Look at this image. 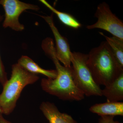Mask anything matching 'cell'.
<instances>
[{
    "label": "cell",
    "mask_w": 123,
    "mask_h": 123,
    "mask_svg": "<svg viewBox=\"0 0 123 123\" xmlns=\"http://www.w3.org/2000/svg\"><path fill=\"white\" fill-rule=\"evenodd\" d=\"M18 63L29 72L37 75L42 74L50 79H54L57 76L56 70H46L40 67L29 56L22 55L18 61Z\"/></svg>",
    "instance_id": "11"
},
{
    "label": "cell",
    "mask_w": 123,
    "mask_h": 123,
    "mask_svg": "<svg viewBox=\"0 0 123 123\" xmlns=\"http://www.w3.org/2000/svg\"><path fill=\"white\" fill-rule=\"evenodd\" d=\"M86 64L95 82L99 86L111 84L123 73V67L106 41L90 51Z\"/></svg>",
    "instance_id": "2"
},
{
    "label": "cell",
    "mask_w": 123,
    "mask_h": 123,
    "mask_svg": "<svg viewBox=\"0 0 123 123\" xmlns=\"http://www.w3.org/2000/svg\"><path fill=\"white\" fill-rule=\"evenodd\" d=\"M39 1L48 8L53 13L57 15L60 21L65 25L75 29H78L81 27V24L72 15L59 11L45 0H40Z\"/></svg>",
    "instance_id": "12"
},
{
    "label": "cell",
    "mask_w": 123,
    "mask_h": 123,
    "mask_svg": "<svg viewBox=\"0 0 123 123\" xmlns=\"http://www.w3.org/2000/svg\"><path fill=\"white\" fill-rule=\"evenodd\" d=\"M38 15L47 23L53 33L55 41V47L57 59L64 66L71 67L72 52L68 41L66 37L61 35L55 25L53 21V13L50 15Z\"/></svg>",
    "instance_id": "7"
},
{
    "label": "cell",
    "mask_w": 123,
    "mask_h": 123,
    "mask_svg": "<svg viewBox=\"0 0 123 123\" xmlns=\"http://www.w3.org/2000/svg\"><path fill=\"white\" fill-rule=\"evenodd\" d=\"M40 109L49 123H77L71 116L60 112L54 103L43 102L40 104Z\"/></svg>",
    "instance_id": "8"
},
{
    "label": "cell",
    "mask_w": 123,
    "mask_h": 123,
    "mask_svg": "<svg viewBox=\"0 0 123 123\" xmlns=\"http://www.w3.org/2000/svg\"><path fill=\"white\" fill-rule=\"evenodd\" d=\"M90 112L100 116H123V103L122 102H108L96 104L89 108Z\"/></svg>",
    "instance_id": "9"
},
{
    "label": "cell",
    "mask_w": 123,
    "mask_h": 123,
    "mask_svg": "<svg viewBox=\"0 0 123 123\" xmlns=\"http://www.w3.org/2000/svg\"><path fill=\"white\" fill-rule=\"evenodd\" d=\"M42 48L55 66L57 76L54 79L43 78L41 82L43 90L64 101H81L85 95L76 86L72 76V66L66 67L61 64L56 53L54 41L51 38L43 40Z\"/></svg>",
    "instance_id": "1"
},
{
    "label": "cell",
    "mask_w": 123,
    "mask_h": 123,
    "mask_svg": "<svg viewBox=\"0 0 123 123\" xmlns=\"http://www.w3.org/2000/svg\"><path fill=\"white\" fill-rule=\"evenodd\" d=\"M0 123H11L10 121H8L7 120L5 119L2 116V115L0 117Z\"/></svg>",
    "instance_id": "16"
},
{
    "label": "cell",
    "mask_w": 123,
    "mask_h": 123,
    "mask_svg": "<svg viewBox=\"0 0 123 123\" xmlns=\"http://www.w3.org/2000/svg\"><path fill=\"white\" fill-rule=\"evenodd\" d=\"M2 115V111H1V110L0 108V117Z\"/></svg>",
    "instance_id": "17"
},
{
    "label": "cell",
    "mask_w": 123,
    "mask_h": 123,
    "mask_svg": "<svg viewBox=\"0 0 123 123\" xmlns=\"http://www.w3.org/2000/svg\"><path fill=\"white\" fill-rule=\"evenodd\" d=\"M3 18V17L0 14V23L2 21ZM8 80L7 73L5 71L0 55V82L3 86Z\"/></svg>",
    "instance_id": "14"
},
{
    "label": "cell",
    "mask_w": 123,
    "mask_h": 123,
    "mask_svg": "<svg viewBox=\"0 0 123 123\" xmlns=\"http://www.w3.org/2000/svg\"><path fill=\"white\" fill-rule=\"evenodd\" d=\"M100 34L103 36L110 46L115 57L121 67L123 68V40L115 37H108L102 33Z\"/></svg>",
    "instance_id": "13"
},
{
    "label": "cell",
    "mask_w": 123,
    "mask_h": 123,
    "mask_svg": "<svg viewBox=\"0 0 123 123\" xmlns=\"http://www.w3.org/2000/svg\"><path fill=\"white\" fill-rule=\"evenodd\" d=\"M39 79L37 75L29 72L18 63L12 65L11 77L3 86V90L0 94V108L2 114L12 113L24 88L35 83Z\"/></svg>",
    "instance_id": "3"
},
{
    "label": "cell",
    "mask_w": 123,
    "mask_h": 123,
    "mask_svg": "<svg viewBox=\"0 0 123 123\" xmlns=\"http://www.w3.org/2000/svg\"><path fill=\"white\" fill-rule=\"evenodd\" d=\"M114 117L109 116H101L99 119V123H123L115 121Z\"/></svg>",
    "instance_id": "15"
},
{
    "label": "cell",
    "mask_w": 123,
    "mask_h": 123,
    "mask_svg": "<svg viewBox=\"0 0 123 123\" xmlns=\"http://www.w3.org/2000/svg\"><path fill=\"white\" fill-rule=\"evenodd\" d=\"M94 15L98 18L97 22L87 26V29H102L109 32L113 36L123 40V22L112 12L108 4L105 2L99 4Z\"/></svg>",
    "instance_id": "5"
},
{
    "label": "cell",
    "mask_w": 123,
    "mask_h": 123,
    "mask_svg": "<svg viewBox=\"0 0 123 123\" xmlns=\"http://www.w3.org/2000/svg\"><path fill=\"white\" fill-rule=\"evenodd\" d=\"M102 95L108 102H117L123 100V73L113 82L102 90Z\"/></svg>",
    "instance_id": "10"
},
{
    "label": "cell",
    "mask_w": 123,
    "mask_h": 123,
    "mask_svg": "<svg viewBox=\"0 0 123 123\" xmlns=\"http://www.w3.org/2000/svg\"><path fill=\"white\" fill-rule=\"evenodd\" d=\"M88 55L72 52L71 64L73 79L77 88L87 97L102 96L100 86L95 82L86 64Z\"/></svg>",
    "instance_id": "4"
},
{
    "label": "cell",
    "mask_w": 123,
    "mask_h": 123,
    "mask_svg": "<svg viewBox=\"0 0 123 123\" xmlns=\"http://www.w3.org/2000/svg\"><path fill=\"white\" fill-rule=\"evenodd\" d=\"M0 5L4 10L5 17L2 26L17 31L24 30L25 27L19 22V18L24 11L27 10L35 11L39 10L36 5L22 2L18 0H0Z\"/></svg>",
    "instance_id": "6"
}]
</instances>
